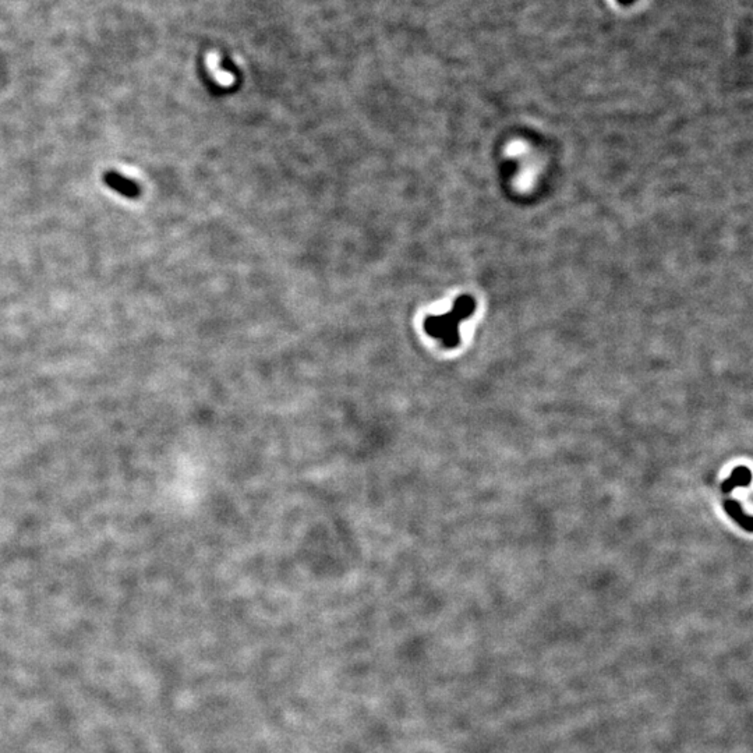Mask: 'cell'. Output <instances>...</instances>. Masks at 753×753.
<instances>
[{"label": "cell", "instance_id": "cell-1", "mask_svg": "<svg viewBox=\"0 0 753 753\" xmlns=\"http://www.w3.org/2000/svg\"><path fill=\"white\" fill-rule=\"evenodd\" d=\"M475 300L471 296H462L458 298L454 310L448 314L427 317L424 321V330L430 337L441 341L446 348H455L459 344L458 325L461 321L466 320L475 312Z\"/></svg>", "mask_w": 753, "mask_h": 753}, {"label": "cell", "instance_id": "cell-2", "mask_svg": "<svg viewBox=\"0 0 753 753\" xmlns=\"http://www.w3.org/2000/svg\"><path fill=\"white\" fill-rule=\"evenodd\" d=\"M110 182L116 183L115 186H116V187H117L119 190L124 192V193H130V192H131V190H130V187H128V185H126L124 182H121V180H120V179H117V178H110Z\"/></svg>", "mask_w": 753, "mask_h": 753}, {"label": "cell", "instance_id": "cell-3", "mask_svg": "<svg viewBox=\"0 0 753 753\" xmlns=\"http://www.w3.org/2000/svg\"><path fill=\"white\" fill-rule=\"evenodd\" d=\"M618 2H620V3L623 5V6H629V5L635 3V2H636V0H618Z\"/></svg>", "mask_w": 753, "mask_h": 753}]
</instances>
